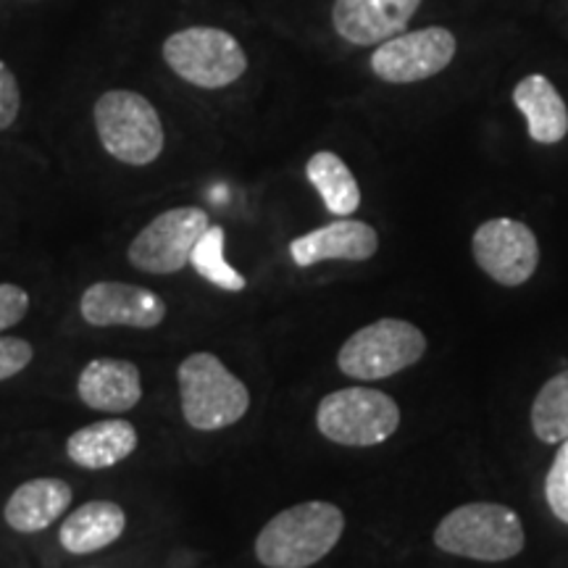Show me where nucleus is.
<instances>
[{
	"instance_id": "f257e3e1",
	"label": "nucleus",
	"mask_w": 568,
	"mask_h": 568,
	"mask_svg": "<svg viewBox=\"0 0 568 568\" xmlns=\"http://www.w3.org/2000/svg\"><path fill=\"white\" fill-rule=\"evenodd\" d=\"M343 531L345 516L335 503H297L258 531L255 558L266 568H311L337 548Z\"/></svg>"
},
{
	"instance_id": "f03ea898",
	"label": "nucleus",
	"mask_w": 568,
	"mask_h": 568,
	"mask_svg": "<svg viewBox=\"0 0 568 568\" xmlns=\"http://www.w3.org/2000/svg\"><path fill=\"white\" fill-rule=\"evenodd\" d=\"M435 545L450 556L500 564L524 550L527 531L514 508L500 503H466L437 524Z\"/></svg>"
},
{
	"instance_id": "7ed1b4c3",
	"label": "nucleus",
	"mask_w": 568,
	"mask_h": 568,
	"mask_svg": "<svg viewBox=\"0 0 568 568\" xmlns=\"http://www.w3.org/2000/svg\"><path fill=\"white\" fill-rule=\"evenodd\" d=\"M182 416L197 432L237 424L251 408V393L213 353H193L176 368Z\"/></svg>"
},
{
	"instance_id": "20e7f679",
	"label": "nucleus",
	"mask_w": 568,
	"mask_h": 568,
	"mask_svg": "<svg viewBox=\"0 0 568 568\" xmlns=\"http://www.w3.org/2000/svg\"><path fill=\"white\" fill-rule=\"evenodd\" d=\"M95 132L105 153L126 166H148L163 153L166 132L155 105L132 90H109L98 98Z\"/></svg>"
},
{
	"instance_id": "39448f33",
	"label": "nucleus",
	"mask_w": 568,
	"mask_h": 568,
	"mask_svg": "<svg viewBox=\"0 0 568 568\" xmlns=\"http://www.w3.org/2000/svg\"><path fill=\"white\" fill-rule=\"evenodd\" d=\"M426 353V335L406 318H379L339 347V372L358 382H379L406 372Z\"/></svg>"
},
{
	"instance_id": "423d86ee",
	"label": "nucleus",
	"mask_w": 568,
	"mask_h": 568,
	"mask_svg": "<svg viewBox=\"0 0 568 568\" xmlns=\"http://www.w3.org/2000/svg\"><path fill=\"white\" fill-rule=\"evenodd\" d=\"M400 426V406L374 387H345L329 393L316 408V429L329 443L372 447L387 443Z\"/></svg>"
},
{
	"instance_id": "0eeeda50",
	"label": "nucleus",
	"mask_w": 568,
	"mask_h": 568,
	"mask_svg": "<svg viewBox=\"0 0 568 568\" xmlns=\"http://www.w3.org/2000/svg\"><path fill=\"white\" fill-rule=\"evenodd\" d=\"M163 61L180 80L201 90H222L247 71L237 38L219 27H187L163 42Z\"/></svg>"
},
{
	"instance_id": "6e6552de",
	"label": "nucleus",
	"mask_w": 568,
	"mask_h": 568,
	"mask_svg": "<svg viewBox=\"0 0 568 568\" xmlns=\"http://www.w3.org/2000/svg\"><path fill=\"white\" fill-rule=\"evenodd\" d=\"M209 213L197 205L163 211L138 232L126 258L138 272L176 274L190 264L197 240L209 232Z\"/></svg>"
},
{
	"instance_id": "1a4fd4ad",
	"label": "nucleus",
	"mask_w": 568,
	"mask_h": 568,
	"mask_svg": "<svg viewBox=\"0 0 568 568\" xmlns=\"http://www.w3.org/2000/svg\"><path fill=\"white\" fill-rule=\"evenodd\" d=\"M456 51L458 40L447 27H424L379 42L372 53V71L389 84L424 82L450 67Z\"/></svg>"
},
{
	"instance_id": "9d476101",
	"label": "nucleus",
	"mask_w": 568,
	"mask_h": 568,
	"mask_svg": "<svg viewBox=\"0 0 568 568\" xmlns=\"http://www.w3.org/2000/svg\"><path fill=\"white\" fill-rule=\"evenodd\" d=\"M477 266L503 287L529 282L539 264V243L535 232L516 219L497 216L479 224L471 240Z\"/></svg>"
},
{
	"instance_id": "9b49d317",
	"label": "nucleus",
	"mask_w": 568,
	"mask_h": 568,
	"mask_svg": "<svg viewBox=\"0 0 568 568\" xmlns=\"http://www.w3.org/2000/svg\"><path fill=\"white\" fill-rule=\"evenodd\" d=\"M80 314L90 326L155 329L166 322V301L153 290L130 282H95L80 297Z\"/></svg>"
},
{
	"instance_id": "f8f14e48",
	"label": "nucleus",
	"mask_w": 568,
	"mask_h": 568,
	"mask_svg": "<svg viewBox=\"0 0 568 568\" xmlns=\"http://www.w3.org/2000/svg\"><path fill=\"white\" fill-rule=\"evenodd\" d=\"M418 9L422 0H335L332 24L345 42L368 48L406 32Z\"/></svg>"
},
{
	"instance_id": "ddd939ff",
	"label": "nucleus",
	"mask_w": 568,
	"mask_h": 568,
	"mask_svg": "<svg viewBox=\"0 0 568 568\" xmlns=\"http://www.w3.org/2000/svg\"><path fill=\"white\" fill-rule=\"evenodd\" d=\"M376 251H379V234L374 226L345 216L290 243V255L301 268L316 266L322 261H368Z\"/></svg>"
},
{
	"instance_id": "4468645a",
	"label": "nucleus",
	"mask_w": 568,
	"mask_h": 568,
	"mask_svg": "<svg viewBox=\"0 0 568 568\" xmlns=\"http://www.w3.org/2000/svg\"><path fill=\"white\" fill-rule=\"evenodd\" d=\"M80 400L103 414H124L142 400V376L132 361L95 358L77 379Z\"/></svg>"
},
{
	"instance_id": "2eb2a0df",
	"label": "nucleus",
	"mask_w": 568,
	"mask_h": 568,
	"mask_svg": "<svg viewBox=\"0 0 568 568\" xmlns=\"http://www.w3.org/2000/svg\"><path fill=\"white\" fill-rule=\"evenodd\" d=\"M71 485L55 477L30 479L13 489L3 508L6 524L19 535H38L67 514L71 506Z\"/></svg>"
},
{
	"instance_id": "dca6fc26",
	"label": "nucleus",
	"mask_w": 568,
	"mask_h": 568,
	"mask_svg": "<svg viewBox=\"0 0 568 568\" xmlns=\"http://www.w3.org/2000/svg\"><path fill=\"white\" fill-rule=\"evenodd\" d=\"M126 529V514L119 503L90 500L63 518L59 542L71 556H90L116 542Z\"/></svg>"
},
{
	"instance_id": "f3484780",
	"label": "nucleus",
	"mask_w": 568,
	"mask_h": 568,
	"mask_svg": "<svg viewBox=\"0 0 568 568\" xmlns=\"http://www.w3.org/2000/svg\"><path fill=\"white\" fill-rule=\"evenodd\" d=\"M514 105L527 119L529 138L556 145L568 134V105L545 74H529L514 88Z\"/></svg>"
},
{
	"instance_id": "a211bd4d",
	"label": "nucleus",
	"mask_w": 568,
	"mask_h": 568,
	"mask_svg": "<svg viewBox=\"0 0 568 568\" xmlns=\"http://www.w3.org/2000/svg\"><path fill=\"white\" fill-rule=\"evenodd\" d=\"M134 447H138V429L124 418H111L77 429L67 439V456L80 468L101 471L130 458Z\"/></svg>"
},
{
	"instance_id": "6ab92c4d",
	"label": "nucleus",
	"mask_w": 568,
	"mask_h": 568,
	"mask_svg": "<svg viewBox=\"0 0 568 568\" xmlns=\"http://www.w3.org/2000/svg\"><path fill=\"white\" fill-rule=\"evenodd\" d=\"M305 176L322 195L326 211L335 216H351L361 205V187L351 166L332 151H318L305 163Z\"/></svg>"
},
{
	"instance_id": "aec40b11",
	"label": "nucleus",
	"mask_w": 568,
	"mask_h": 568,
	"mask_svg": "<svg viewBox=\"0 0 568 568\" xmlns=\"http://www.w3.org/2000/svg\"><path fill=\"white\" fill-rule=\"evenodd\" d=\"M531 429L545 445L568 439V368L548 379L531 403Z\"/></svg>"
},
{
	"instance_id": "412c9836",
	"label": "nucleus",
	"mask_w": 568,
	"mask_h": 568,
	"mask_svg": "<svg viewBox=\"0 0 568 568\" xmlns=\"http://www.w3.org/2000/svg\"><path fill=\"white\" fill-rule=\"evenodd\" d=\"M190 264L205 282L216 284L219 290L226 293H243L247 287V280L237 268H232L224 258V230L222 226H209V232L197 240L190 255Z\"/></svg>"
},
{
	"instance_id": "4be33fe9",
	"label": "nucleus",
	"mask_w": 568,
	"mask_h": 568,
	"mask_svg": "<svg viewBox=\"0 0 568 568\" xmlns=\"http://www.w3.org/2000/svg\"><path fill=\"white\" fill-rule=\"evenodd\" d=\"M545 497H548L552 516L568 524V439L560 443L548 477H545Z\"/></svg>"
},
{
	"instance_id": "5701e85b",
	"label": "nucleus",
	"mask_w": 568,
	"mask_h": 568,
	"mask_svg": "<svg viewBox=\"0 0 568 568\" xmlns=\"http://www.w3.org/2000/svg\"><path fill=\"white\" fill-rule=\"evenodd\" d=\"M32 345L19 337H0V382L24 372L32 361Z\"/></svg>"
},
{
	"instance_id": "b1692460",
	"label": "nucleus",
	"mask_w": 568,
	"mask_h": 568,
	"mask_svg": "<svg viewBox=\"0 0 568 568\" xmlns=\"http://www.w3.org/2000/svg\"><path fill=\"white\" fill-rule=\"evenodd\" d=\"M21 111V90L13 71L0 61V132L9 130L17 122Z\"/></svg>"
},
{
	"instance_id": "393cba45",
	"label": "nucleus",
	"mask_w": 568,
	"mask_h": 568,
	"mask_svg": "<svg viewBox=\"0 0 568 568\" xmlns=\"http://www.w3.org/2000/svg\"><path fill=\"white\" fill-rule=\"evenodd\" d=\"M30 311V295L19 287V284H0V332L11 329Z\"/></svg>"
}]
</instances>
